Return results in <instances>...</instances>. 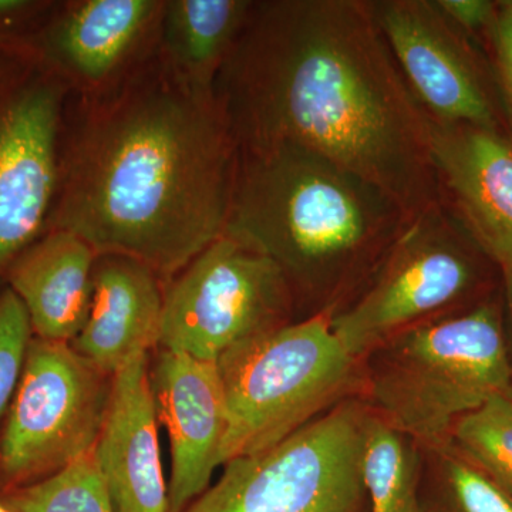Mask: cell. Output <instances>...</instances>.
I'll return each instance as SVG.
<instances>
[{"mask_svg": "<svg viewBox=\"0 0 512 512\" xmlns=\"http://www.w3.org/2000/svg\"><path fill=\"white\" fill-rule=\"evenodd\" d=\"M217 365L227 406L218 467L285 440L346 400L359 380V360L325 312L245 340Z\"/></svg>", "mask_w": 512, "mask_h": 512, "instance_id": "5b68a950", "label": "cell"}, {"mask_svg": "<svg viewBox=\"0 0 512 512\" xmlns=\"http://www.w3.org/2000/svg\"><path fill=\"white\" fill-rule=\"evenodd\" d=\"M412 218L375 184L311 151L238 148L224 235L269 256L296 302L316 299L320 313L335 315Z\"/></svg>", "mask_w": 512, "mask_h": 512, "instance_id": "3957f363", "label": "cell"}, {"mask_svg": "<svg viewBox=\"0 0 512 512\" xmlns=\"http://www.w3.org/2000/svg\"><path fill=\"white\" fill-rule=\"evenodd\" d=\"M370 407L346 399L275 446L224 464L183 512H365Z\"/></svg>", "mask_w": 512, "mask_h": 512, "instance_id": "8992f818", "label": "cell"}, {"mask_svg": "<svg viewBox=\"0 0 512 512\" xmlns=\"http://www.w3.org/2000/svg\"><path fill=\"white\" fill-rule=\"evenodd\" d=\"M32 332L19 296L10 288L0 293V417L18 390Z\"/></svg>", "mask_w": 512, "mask_h": 512, "instance_id": "603a6c76", "label": "cell"}, {"mask_svg": "<svg viewBox=\"0 0 512 512\" xmlns=\"http://www.w3.org/2000/svg\"><path fill=\"white\" fill-rule=\"evenodd\" d=\"M33 9H36V3L26 0H0V22L20 18Z\"/></svg>", "mask_w": 512, "mask_h": 512, "instance_id": "484cf974", "label": "cell"}, {"mask_svg": "<svg viewBox=\"0 0 512 512\" xmlns=\"http://www.w3.org/2000/svg\"><path fill=\"white\" fill-rule=\"evenodd\" d=\"M439 454L441 494L447 512H512V497L504 488L468 463L451 447Z\"/></svg>", "mask_w": 512, "mask_h": 512, "instance_id": "7402d4cb", "label": "cell"}, {"mask_svg": "<svg viewBox=\"0 0 512 512\" xmlns=\"http://www.w3.org/2000/svg\"><path fill=\"white\" fill-rule=\"evenodd\" d=\"M165 282L124 255H97L89 315L70 346L107 375L160 346Z\"/></svg>", "mask_w": 512, "mask_h": 512, "instance_id": "2e32d148", "label": "cell"}, {"mask_svg": "<svg viewBox=\"0 0 512 512\" xmlns=\"http://www.w3.org/2000/svg\"><path fill=\"white\" fill-rule=\"evenodd\" d=\"M97 252L64 229H47L8 266L10 289L29 313L36 338L70 343L86 323Z\"/></svg>", "mask_w": 512, "mask_h": 512, "instance_id": "e0dca14e", "label": "cell"}, {"mask_svg": "<svg viewBox=\"0 0 512 512\" xmlns=\"http://www.w3.org/2000/svg\"><path fill=\"white\" fill-rule=\"evenodd\" d=\"M164 0H72L43 32L49 69L74 96L109 92L154 55Z\"/></svg>", "mask_w": 512, "mask_h": 512, "instance_id": "7c38bea8", "label": "cell"}, {"mask_svg": "<svg viewBox=\"0 0 512 512\" xmlns=\"http://www.w3.org/2000/svg\"><path fill=\"white\" fill-rule=\"evenodd\" d=\"M448 447L512 497V397L497 396L454 424Z\"/></svg>", "mask_w": 512, "mask_h": 512, "instance_id": "44dd1931", "label": "cell"}, {"mask_svg": "<svg viewBox=\"0 0 512 512\" xmlns=\"http://www.w3.org/2000/svg\"><path fill=\"white\" fill-rule=\"evenodd\" d=\"M158 419L171 443L168 512H183L210 488L227 429L217 362L158 348L150 369Z\"/></svg>", "mask_w": 512, "mask_h": 512, "instance_id": "5bb4252c", "label": "cell"}, {"mask_svg": "<svg viewBox=\"0 0 512 512\" xmlns=\"http://www.w3.org/2000/svg\"><path fill=\"white\" fill-rule=\"evenodd\" d=\"M0 512H12L9 510L8 507H6L5 504L2 503V501H0Z\"/></svg>", "mask_w": 512, "mask_h": 512, "instance_id": "83f0119b", "label": "cell"}, {"mask_svg": "<svg viewBox=\"0 0 512 512\" xmlns=\"http://www.w3.org/2000/svg\"><path fill=\"white\" fill-rule=\"evenodd\" d=\"M437 8L467 36H488L498 3L488 0H434Z\"/></svg>", "mask_w": 512, "mask_h": 512, "instance_id": "d4e9b609", "label": "cell"}, {"mask_svg": "<svg viewBox=\"0 0 512 512\" xmlns=\"http://www.w3.org/2000/svg\"><path fill=\"white\" fill-rule=\"evenodd\" d=\"M512 397V396H511Z\"/></svg>", "mask_w": 512, "mask_h": 512, "instance_id": "f1b7e54d", "label": "cell"}, {"mask_svg": "<svg viewBox=\"0 0 512 512\" xmlns=\"http://www.w3.org/2000/svg\"><path fill=\"white\" fill-rule=\"evenodd\" d=\"M366 357L373 412L430 451L447 446L461 417L512 396L503 319L493 302L413 326Z\"/></svg>", "mask_w": 512, "mask_h": 512, "instance_id": "277c9868", "label": "cell"}, {"mask_svg": "<svg viewBox=\"0 0 512 512\" xmlns=\"http://www.w3.org/2000/svg\"><path fill=\"white\" fill-rule=\"evenodd\" d=\"M503 274L505 302H507L508 313L512 323V268L501 269Z\"/></svg>", "mask_w": 512, "mask_h": 512, "instance_id": "4316f807", "label": "cell"}, {"mask_svg": "<svg viewBox=\"0 0 512 512\" xmlns=\"http://www.w3.org/2000/svg\"><path fill=\"white\" fill-rule=\"evenodd\" d=\"M487 37L505 123L512 134V2H498L497 15Z\"/></svg>", "mask_w": 512, "mask_h": 512, "instance_id": "cb8c5ba5", "label": "cell"}, {"mask_svg": "<svg viewBox=\"0 0 512 512\" xmlns=\"http://www.w3.org/2000/svg\"><path fill=\"white\" fill-rule=\"evenodd\" d=\"M369 3L404 80L431 119L507 133L494 72L434 0Z\"/></svg>", "mask_w": 512, "mask_h": 512, "instance_id": "30bf717a", "label": "cell"}, {"mask_svg": "<svg viewBox=\"0 0 512 512\" xmlns=\"http://www.w3.org/2000/svg\"><path fill=\"white\" fill-rule=\"evenodd\" d=\"M252 0H164L158 52L185 82L214 90Z\"/></svg>", "mask_w": 512, "mask_h": 512, "instance_id": "ac0fdd59", "label": "cell"}, {"mask_svg": "<svg viewBox=\"0 0 512 512\" xmlns=\"http://www.w3.org/2000/svg\"><path fill=\"white\" fill-rule=\"evenodd\" d=\"M113 376L67 342L35 338L0 436V495L59 473L94 451Z\"/></svg>", "mask_w": 512, "mask_h": 512, "instance_id": "ba28073f", "label": "cell"}, {"mask_svg": "<svg viewBox=\"0 0 512 512\" xmlns=\"http://www.w3.org/2000/svg\"><path fill=\"white\" fill-rule=\"evenodd\" d=\"M414 443L370 409L362 454L367 512H427Z\"/></svg>", "mask_w": 512, "mask_h": 512, "instance_id": "d6986e66", "label": "cell"}, {"mask_svg": "<svg viewBox=\"0 0 512 512\" xmlns=\"http://www.w3.org/2000/svg\"><path fill=\"white\" fill-rule=\"evenodd\" d=\"M214 94L238 148L311 151L412 217L441 201L430 116L369 0H252Z\"/></svg>", "mask_w": 512, "mask_h": 512, "instance_id": "6da1fadb", "label": "cell"}, {"mask_svg": "<svg viewBox=\"0 0 512 512\" xmlns=\"http://www.w3.org/2000/svg\"><path fill=\"white\" fill-rule=\"evenodd\" d=\"M296 303L269 256L222 235L165 282L158 348L218 362L239 343L292 323Z\"/></svg>", "mask_w": 512, "mask_h": 512, "instance_id": "9c48e42d", "label": "cell"}, {"mask_svg": "<svg viewBox=\"0 0 512 512\" xmlns=\"http://www.w3.org/2000/svg\"><path fill=\"white\" fill-rule=\"evenodd\" d=\"M440 198L481 251L512 268V137L431 119Z\"/></svg>", "mask_w": 512, "mask_h": 512, "instance_id": "4fadbf2b", "label": "cell"}, {"mask_svg": "<svg viewBox=\"0 0 512 512\" xmlns=\"http://www.w3.org/2000/svg\"><path fill=\"white\" fill-rule=\"evenodd\" d=\"M72 103L47 229L167 282L227 225L238 146L214 90L185 82L157 49L114 89Z\"/></svg>", "mask_w": 512, "mask_h": 512, "instance_id": "7a4b0ae2", "label": "cell"}, {"mask_svg": "<svg viewBox=\"0 0 512 512\" xmlns=\"http://www.w3.org/2000/svg\"><path fill=\"white\" fill-rule=\"evenodd\" d=\"M12 512H116L94 451L59 473L0 495Z\"/></svg>", "mask_w": 512, "mask_h": 512, "instance_id": "ffe728a7", "label": "cell"}, {"mask_svg": "<svg viewBox=\"0 0 512 512\" xmlns=\"http://www.w3.org/2000/svg\"><path fill=\"white\" fill-rule=\"evenodd\" d=\"M157 420L150 352H141L113 376L109 409L94 447L116 512H168Z\"/></svg>", "mask_w": 512, "mask_h": 512, "instance_id": "9a60e30c", "label": "cell"}, {"mask_svg": "<svg viewBox=\"0 0 512 512\" xmlns=\"http://www.w3.org/2000/svg\"><path fill=\"white\" fill-rule=\"evenodd\" d=\"M480 255L456 215L436 202L412 218L365 288L332 315L333 332L363 359L467 299L481 282Z\"/></svg>", "mask_w": 512, "mask_h": 512, "instance_id": "52a82bcc", "label": "cell"}, {"mask_svg": "<svg viewBox=\"0 0 512 512\" xmlns=\"http://www.w3.org/2000/svg\"><path fill=\"white\" fill-rule=\"evenodd\" d=\"M72 90L52 69L0 97V272L49 222Z\"/></svg>", "mask_w": 512, "mask_h": 512, "instance_id": "8fae6325", "label": "cell"}]
</instances>
